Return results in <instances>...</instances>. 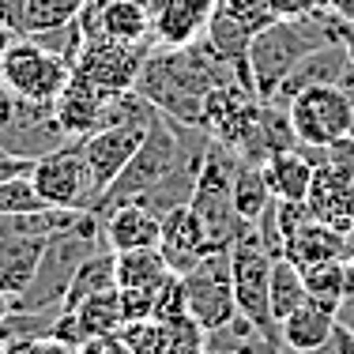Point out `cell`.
I'll return each mask as SVG.
<instances>
[{
	"label": "cell",
	"instance_id": "d6a6232c",
	"mask_svg": "<svg viewBox=\"0 0 354 354\" xmlns=\"http://www.w3.org/2000/svg\"><path fill=\"white\" fill-rule=\"evenodd\" d=\"M83 4H87V0H30L27 4V35L46 30V27H61V23H72Z\"/></svg>",
	"mask_w": 354,
	"mask_h": 354
},
{
	"label": "cell",
	"instance_id": "f546056e",
	"mask_svg": "<svg viewBox=\"0 0 354 354\" xmlns=\"http://www.w3.org/2000/svg\"><path fill=\"white\" fill-rule=\"evenodd\" d=\"M301 279H306L309 301L324 309H339V301L347 298V260H320V264L301 268Z\"/></svg>",
	"mask_w": 354,
	"mask_h": 354
},
{
	"label": "cell",
	"instance_id": "ac0fdd59",
	"mask_svg": "<svg viewBox=\"0 0 354 354\" xmlns=\"http://www.w3.org/2000/svg\"><path fill=\"white\" fill-rule=\"evenodd\" d=\"M306 204L313 212V218L343 230L347 223H354V174L339 170V166H328V162L313 166Z\"/></svg>",
	"mask_w": 354,
	"mask_h": 354
},
{
	"label": "cell",
	"instance_id": "ab89813d",
	"mask_svg": "<svg viewBox=\"0 0 354 354\" xmlns=\"http://www.w3.org/2000/svg\"><path fill=\"white\" fill-rule=\"evenodd\" d=\"M275 19H306V15L328 12L332 0H268Z\"/></svg>",
	"mask_w": 354,
	"mask_h": 354
},
{
	"label": "cell",
	"instance_id": "cb8c5ba5",
	"mask_svg": "<svg viewBox=\"0 0 354 354\" xmlns=\"http://www.w3.org/2000/svg\"><path fill=\"white\" fill-rule=\"evenodd\" d=\"M264 181L275 200H306L309 181H313V162L298 147H290L264 162Z\"/></svg>",
	"mask_w": 354,
	"mask_h": 354
},
{
	"label": "cell",
	"instance_id": "d4e9b609",
	"mask_svg": "<svg viewBox=\"0 0 354 354\" xmlns=\"http://www.w3.org/2000/svg\"><path fill=\"white\" fill-rule=\"evenodd\" d=\"M109 286H117V252L106 245V249L91 252V257L75 268V275H72V283H68V294H64V306L61 309L80 306L87 294L109 290Z\"/></svg>",
	"mask_w": 354,
	"mask_h": 354
},
{
	"label": "cell",
	"instance_id": "816d5d0a",
	"mask_svg": "<svg viewBox=\"0 0 354 354\" xmlns=\"http://www.w3.org/2000/svg\"><path fill=\"white\" fill-rule=\"evenodd\" d=\"M12 41H15V35H12V30H8V27H4V23H0V57H4L8 49H12Z\"/></svg>",
	"mask_w": 354,
	"mask_h": 354
},
{
	"label": "cell",
	"instance_id": "9c48e42d",
	"mask_svg": "<svg viewBox=\"0 0 354 354\" xmlns=\"http://www.w3.org/2000/svg\"><path fill=\"white\" fill-rule=\"evenodd\" d=\"M286 109H290V124H294V132H298V143L324 147V143L354 132V102L335 87V83L301 91V95L290 98Z\"/></svg>",
	"mask_w": 354,
	"mask_h": 354
},
{
	"label": "cell",
	"instance_id": "2e32d148",
	"mask_svg": "<svg viewBox=\"0 0 354 354\" xmlns=\"http://www.w3.org/2000/svg\"><path fill=\"white\" fill-rule=\"evenodd\" d=\"M298 147V132L290 124V109L272 102V98H260V109H257V121H252L249 136L241 140L238 147V158L241 162H252V166H264L268 158L283 155V151Z\"/></svg>",
	"mask_w": 354,
	"mask_h": 354
},
{
	"label": "cell",
	"instance_id": "83f0119b",
	"mask_svg": "<svg viewBox=\"0 0 354 354\" xmlns=\"http://www.w3.org/2000/svg\"><path fill=\"white\" fill-rule=\"evenodd\" d=\"M72 313L80 317L83 332L91 335H113L117 328L124 324V313H121V290L109 286V290H98V294H87L80 306H72Z\"/></svg>",
	"mask_w": 354,
	"mask_h": 354
},
{
	"label": "cell",
	"instance_id": "603a6c76",
	"mask_svg": "<svg viewBox=\"0 0 354 354\" xmlns=\"http://www.w3.org/2000/svg\"><path fill=\"white\" fill-rule=\"evenodd\" d=\"M41 249H46V238H12V234H0V290L19 298L41 260Z\"/></svg>",
	"mask_w": 354,
	"mask_h": 354
},
{
	"label": "cell",
	"instance_id": "4316f807",
	"mask_svg": "<svg viewBox=\"0 0 354 354\" xmlns=\"http://www.w3.org/2000/svg\"><path fill=\"white\" fill-rule=\"evenodd\" d=\"M268 301H272V317L279 324L283 317H290L301 301H309L306 279H301V268L290 257H275L272 260V283H268Z\"/></svg>",
	"mask_w": 354,
	"mask_h": 354
},
{
	"label": "cell",
	"instance_id": "b9f144b4",
	"mask_svg": "<svg viewBox=\"0 0 354 354\" xmlns=\"http://www.w3.org/2000/svg\"><path fill=\"white\" fill-rule=\"evenodd\" d=\"M27 4L30 0H0V23L15 38H27Z\"/></svg>",
	"mask_w": 354,
	"mask_h": 354
},
{
	"label": "cell",
	"instance_id": "484cf974",
	"mask_svg": "<svg viewBox=\"0 0 354 354\" xmlns=\"http://www.w3.org/2000/svg\"><path fill=\"white\" fill-rule=\"evenodd\" d=\"M102 35L117 41H155L151 12L140 0H102Z\"/></svg>",
	"mask_w": 354,
	"mask_h": 354
},
{
	"label": "cell",
	"instance_id": "db71d44e",
	"mask_svg": "<svg viewBox=\"0 0 354 354\" xmlns=\"http://www.w3.org/2000/svg\"><path fill=\"white\" fill-rule=\"evenodd\" d=\"M351 354H354V351H351Z\"/></svg>",
	"mask_w": 354,
	"mask_h": 354
},
{
	"label": "cell",
	"instance_id": "d6986e66",
	"mask_svg": "<svg viewBox=\"0 0 354 354\" xmlns=\"http://www.w3.org/2000/svg\"><path fill=\"white\" fill-rule=\"evenodd\" d=\"M72 143V136L64 132V124L57 121V113H41V117H15V121L0 124V147L8 155H19L38 162L41 155Z\"/></svg>",
	"mask_w": 354,
	"mask_h": 354
},
{
	"label": "cell",
	"instance_id": "1f68e13d",
	"mask_svg": "<svg viewBox=\"0 0 354 354\" xmlns=\"http://www.w3.org/2000/svg\"><path fill=\"white\" fill-rule=\"evenodd\" d=\"M166 328V347L162 354H207V328L196 317H174L162 320Z\"/></svg>",
	"mask_w": 354,
	"mask_h": 354
},
{
	"label": "cell",
	"instance_id": "60d3db41",
	"mask_svg": "<svg viewBox=\"0 0 354 354\" xmlns=\"http://www.w3.org/2000/svg\"><path fill=\"white\" fill-rule=\"evenodd\" d=\"M4 354H72V347L61 339H53V335H30V339L8 343Z\"/></svg>",
	"mask_w": 354,
	"mask_h": 354
},
{
	"label": "cell",
	"instance_id": "7dc6e473",
	"mask_svg": "<svg viewBox=\"0 0 354 354\" xmlns=\"http://www.w3.org/2000/svg\"><path fill=\"white\" fill-rule=\"evenodd\" d=\"M335 87H339L343 95H347L351 102H354V64H347V68H343V75L335 80Z\"/></svg>",
	"mask_w": 354,
	"mask_h": 354
},
{
	"label": "cell",
	"instance_id": "7402d4cb",
	"mask_svg": "<svg viewBox=\"0 0 354 354\" xmlns=\"http://www.w3.org/2000/svg\"><path fill=\"white\" fill-rule=\"evenodd\" d=\"M332 328H335L332 309L317 306V301H301L290 317L279 320V343L290 354H306V351L320 347V343L332 335Z\"/></svg>",
	"mask_w": 354,
	"mask_h": 354
},
{
	"label": "cell",
	"instance_id": "d590c367",
	"mask_svg": "<svg viewBox=\"0 0 354 354\" xmlns=\"http://www.w3.org/2000/svg\"><path fill=\"white\" fill-rule=\"evenodd\" d=\"M38 207H49L41 200V192L35 189V181L27 177H12V181H0V215L12 212H38Z\"/></svg>",
	"mask_w": 354,
	"mask_h": 354
},
{
	"label": "cell",
	"instance_id": "ba28073f",
	"mask_svg": "<svg viewBox=\"0 0 354 354\" xmlns=\"http://www.w3.org/2000/svg\"><path fill=\"white\" fill-rule=\"evenodd\" d=\"M185 298H189V317H196L207 332L226 328L238 317V298H234V268L230 249H215L200 260L196 268L181 275Z\"/></svg>",
	"mask_w": 354,
	"mask_h": 354
},
{
	"label": "cell",
	"instance_id": "f6af8a7d",
	"mask_svg": "<svg viewBox=\"0 0 354 354\" xmlns=\"http://www.w3.org/2000/svg\"><path fill=\"white\" fill-rule=\"evenodd\" d=\"M328 12H332L339 23L354 27V0H332V8H328Z\"/></svg>",
	"mask_w": 354,
	"mask_h": 354
},
{
	"label": "cell",
	"instance_id": "74e56055",
	"mask_svg": "<svg viewBox=\"0 0 354 354\" xmlns=\"http://www.w3.org/2000/svg\"><path fill=\"white\" fill-rule=\"evenodd\" d=\"M218 4L226 8V12L234 15V19H241L252 35H260L264 27H272L275 15H272V4L268 0H218Z\"/></svg>",
	"mask_w": 354,
	"mask_h": 354
},
{
	"label": "cell",
	"instance_id": "c3c4849f",
	"mask_svg": "<svg viewBox=\"0 0 354 354\" xmlns=\"http://www.w3.org/2000/svg\"><path fill=\"white\" fill-rule=\"evenodd\" d=\"M8 121H12V91L0 80V124H8Z\"/></svg>",
	"mask_w": 354,
	"mask_h": 354
},
{
	"label": "cell",
	"instance_id": "836d02e7",
	"mask_svg": "<svg viewBox=\"0 0 354 354\" xmlns=\"http://www.w3.org/2000/svg\"><path fill=\"white\" fill-rule=\"evenodd\" d=\"M117 335H121V343L129 347L132 354H162L166 347V328L162 320H129V324L117 328Z\"/></svg>",
	"mask_w": 354,
	"mask_h": 354
},
{
	"label": "cell",
	"instance_id": "ee69618b",
	"mask_svg": "<svg viewBox=\"0 0 354 354\" xmlns=\"http://www.w3.org/2000/svg\"><path fill=\"white\" fill-rule=\"evenodd\" d=\"M354 351V335L347 332V328L335 320V328H332V335H328L320 347H313V351H306V354H351Z\"/></svg>",
	"mask_w": 354,
	"mask_h": 354
},
{
	"label": "cell",
	"instance_id": "f5cc1de1",
	"mask_svg": "<svg viewBox=\"0 0 354 354\" xmlns=\"http://www.w3.org/2000/svg\"><path fill=\"white\" fill-rule=\"evenodd\" d=\"M4 347H8V343H4V335H0V354H4Z\"/></svg>",
	"mask_w": 354,
	"mask_h": 354
},
{
	"label": "cell",
	"instance_id": "277c9868",
	"mask_svg": "<svg viewBox=\"0 0 354 354\" xmlns=\"http://www.w3.org/2000/svg\"><path fill=\"white\" fill-rule=\"evenodd\" d=\"M234 170H238V151L212 140L189 207L200 215V223H204L207 238L215 241V249H230L234 238L249 226L245 218L234 212Z\"/></svg>",
	"mask_w": 354,
	"mask_h": 354
},
{
	"label": "cell",
	"instance_id": "52a82bcc",
	"mask_svg": "<svg viewBox=\"0 0 354 354\" xmlns=\"http://www.w3.org/2000/svg\"><path fill=\"white\" fill-rule=\"evenodd\" d=\"M35 189L41 192L49 207H80V212H95L98 192L95 181H91L87 158H83V140H72L64 147L49 151L35 162V174H30Z\"/></svg>",
	"mask_w": 354,
	"mask_h": 354
},
{
	"label": "cell",
	"instance_id": "5bb4252c",
	"mask_svg": "<svg viewBox=\"0 0 354 354\" xmlns=\"http://www.w3.org/2000/svg\"><path fill=\"white\" fill-rule=\"evenodd\" d=\"M109 95H113V91L98 87L95 80H87V75H80L72 68L68 83L61 87V95H57V102H53V113L72 140H83V136L102 129Z\"/></svg>",
	"mask_w": 354,
	"mask_h": 354
},
{
	"label": "cell",
	"instance_id": "8d00e7d4",
	"mask_svg": "<svg viewBox=\"0 0 354 354\" xmlns=\"http://www.w3.org/2000/svg\"><path fill=\"white\" fill-rule=\"evenodd\" d=\"M189 313V298H185V283L181 275L170 272L155 290V320H174V317H185Z\"/></svg>",
	"mask_w": 354,
	"mask_h": 354
},
{
	"label": "cell",
	"instance_id": "4dcf8cb0",
	"mask_svg": "<svg viewBox=\"0 0 354 354\" xmlns=\"http://www.w3.org/2000/svg\"><path fill=\"white\" fill-rule=\"evenodd\" d=\"M272 189L264 181V166H252L238 158V170H234V212H238L245 223H257L260 212L272 204Z\"/></svg>",
	"mask_w": 354,
	"mask_h": 354
},
{
	"label": "cell",
	"instance_id": "bcb514c9",
	"mask_svg": "<svg viewBox=\"0 0 354 354\" xmlns=\"http://www.w3.org/2000/svg\"><path fill=\"white\" fill-rule=\"evenodd\" d=\"M335 38L343 41V49H347V57H351V64H354V27L339 23V27H335Z\"/></svg>",
	"mask_w": 354,
	"mask_h": 354
},
{
	"label": "cell",
	"instance_id": "e575fe53",
	"mask_svg": "<svg viewBox=\"0 0 354 354\" xmlns=\"http://www.w3.org/2000/svg\"><path fill=\"white\" fill-rule=\"evenodd\" d=\"M27 38H35L41 49H49V53H57L61 61H68L72 68H75V57H80V49H83V30H80V23H61V27H46V30H35V35H27Z\"/></svg>",
	"mask_w": 354,
	"mask_h": 354
},
{
	"label": "cell",
	"instance_id": "6da1fadb",
	"mask_svg": "<svg viewBox=\"0 0 354 354\" xmlns=\"http://www.w3.org/2000/svg\"><path fill=\"white\" fill-rule=\"evenodd\" d=\"M230 80H238L234 68L207 46V38H196L181 49L155 46L143 61L132 91L147 98L158 113L174 117V121L200 124L204 121V95Z\"/></svg>",
	"mask_w": 354,
	"mask_h": 354
},
{
	"label": "cell",
	"instance_id": "f907efd6",
	"mask_svg": "<svg viewBox=\"0 0 354 354\" xmlns=\"http://www.w3.org/2000/svg\"><path fill=\"white\" fill-rule=\"evenodd\" d=\"M12 309H15L12 294H4V290H0V324H4V320H8V313H12Z\"/></svg>",
	"mask_w": 354,
	"mask_h": 354
},
{
	"label": "cell",
	"instance_id": "5b68a950",
	"mask_svg": "<svg viewBox=\"0 0 354 354\" xmlns=\"http://www.w3.org/2000/svg\"><path fill=\"white\" fill-rule=\"evenodd\" d=\"M272 252L260 241L257 226L234 238L230 245V268H234V298H238V313L249 320L252 328H260L264 335L279 339V324L272 317V301H268V283H272Z\"/></svg>",
	"mask_w": 354,
	"mask_h": 354
},
{
	"label": "cell",
	"instance_id": "8fae6325",
	"mask_svg": "<svg viewBox=\"0 0 354 354\" xmlns=\"http://www.w3.org/2000/svg\"><path fill=\"white\" fill-rule=\"evenodd\" d=\"M151 121H121V124H106V129L83 136V158H87V170H91V181H95L98 200L113 185V177L129 166V158L136 155V147L147 136Z\"/></svg>",
	"mask_w": 354,
	"mask_h": 354
},
{
	"label": "cell",
	"instance_id": "7c38bea8",
	"mask_svg": "<svg viewBox=\"0 0 354 354\" xmlns=\"http://www.w3.org/2000/svg\"><path fill=\"white\" fill-rule=\"evenodd\" d=\"M257 109H260V98L257 91H249L245 83L230 80V83H218L204 95V129L207 136L226 143V147L238 151L241 140L249 136L252 121H257Z\"/></svg>",
	"mask_w": 354,
	"mask_h": 354
},
{
	"label": "cell",
	"instance_id": "3957f363",
	"mask_svg": "<svg viewBox=\"0 0 354 354\" xmlns=\"http://www.w3.org/2000/svg\"><path fill=\"white\" fill-rule=\"evenodd\" d=\"M335 19L332 12H317L306 19H275L272 27H264L249 41V75L257 98H272L275 87L286 80V72L309 53V49L324 46L335 38Z\"/></svg>",
	"mask_w": 354,
	"mask_h": 354
},
{
	"label": "cell",
	"instance_id": "9a60e30c",
	"mask_svg": "<svg viewBox=\"0 0 354 354\" xmlns=\"http://www.w3.org/2000/svg\"><path fill=\"white\" fill-rule=\"evenodd\" d=\"M158 249H162L170 272L185 275L189 268H196L207 252H215V241L207 238L200 215L192 212L189 204L174 207V212L162 215V234H158Z\"/></svg>",
	"mask_w": 354,
	"mask_h": 354
},
{
	"label": "cell",
	"instance_id": "44dd1931",
	"mask_svg": "<svg viewBox=\"0 0 354 354\" xmlns=\"http://www.w3.org/2000/svg\"><path fill=\"white\" fill-rule=\"evenodd\" d=\"M283 257H290L298 268L320 264V260H343V230L309 218L283 241Z\"/></svg>",
	"mask_w": 354,
	"mask_h": 354
},
{
	"label": "cell",
	"instance_id": "f35d334b",
	"mask_svg": "<svg viewBox=\"0 0 354 354\" xmlns=\"http://www.w3.org/2000/svg\"><path fill=\"white\" fill-rule=\"evenodd\" d=\"M121 290V313L129 320H151L155 317V290L158 286H117Z\"/></svg>",
	"mask_w": 354,
	"mask_h": 354
},
{
	"label": "cell",
	"instance_id": "8992f818",
	"mask_svg": "<svg viewBox=\"0 0 354 354\" xmlns=\"http://www.w3.org/2000/svg\"><path fill=\"white\" fill-rule=\"evenodd\" d=\"M68 75H72V64L61 61L57 53H49V49H41L35 38H15L12 49L0 57V80L15 98L57 102Z\"/></svg>",
	"mask_w": 354,
	"mask_h": 354
},
{
	"label": "cell",
	"instance_id": "7bdbcfd3",
	"mask_svg": "<svg viewBox=\"0 0 354 354\" xmlns=\"http://www.w3.org/2000/svg\"><path fill=\"white\" fill-rule=\"evenodd\" d=\"M72 354H132V351L124 347L121 335L113 332V335H91V339H83Z\"/></svg>",
	"mask_w": 354,
	"mask_h": 354
},
{
	"label": "cell",
	"instance_id": "ffe728a7",
	"mask_svg": "<svg viewBox=\"0 0 354 354\" xmlns=\"http://www.w3.org/2000/svg\"><path fill=\"white\" fill-rule=\"evenodd\" d=\"M98 218H102L106 245L113 252L151 249V245H158V234H162V218L155 212H147L143 204H136V200H129V204L113 207V212H106Z\"/></svg>",
	"mask_w": 354,
	"mask_h": 354
},
{
	"label": "cell",
	"instance_id": "4fadbf2b",
	"mask_svg": "<svg viewBox=\"0 0 354 354\" xmlns=\"http://www.w3.org/2000/svg\"><path fill=\"white\" fill-rule=\"evenodd\" d=\"M218 0H151V38L162 49H181L204 38Z\"/></svg>",
	"mask_w": 354,
	"mask_h": 354
},
{
	"label": "cell",
	"instance_id": "e0dca14e",
	"mask_svg": "<svg viewBox=\"0 0 354 354\" xmlns=\"http://www.w3.org/2000/svg\"><path fill=\"white\" fill-rule=\"evenodd\" d=\"M347 64H351V57H347V49H343L339 38L324 41V46H317V49H309V53L301 57V61L294 64L290 72H286V80L279 83V87H275L272 102L290 106V98L301 95V91L324 87V83H335V80L343 75V68H347Z\"/></svg>",
	"mask_w": 354,
	"mask_h": 354
},
{
	"label": "cell",
	"instance_id": "7a4b0ae2",
	"mask_svg": "<svg viewBox=\"0 0 354 354\" xmlns=\"http://www.w3.org/2000/svg\"><path fill=\"white\" fill-rule=\"evenodd\" d=\"M98 249H106L102 218H98L95 212H83L72 230H61V234H53V238H46V249H41V260H38L35 275H30L27 290H23L19 298H12L15 309H23V313H49V309H61L75 268Z\"/></svg>",
	"mask_w": 354,
	"mask_h": 354
},
{
	"label": "cell",
	"instance_id": "30bf717a",
	"mask_svg": "<svg viewBox=\"0 0 354 354\" xmlns=\"http://www.w3.org/2000/svg\"><path fill=\"white\" fill-rule=\"evenodd\" d=\"M155 41H117V38H91L83 41L75 57V72L95 80L106 91H132L140 80V68Z\"/></svg>",
	"mask_w": 354,
	"mask_h": 354
},
{
	"label": "cell",
	"instance_id": "f1b7e54d",
	"mask_svg": "<svg viewBox=\"0 0 354 354\" xmlns=\"http://www.w3.org/2000/svg\"><path fill=\"white\" fill-rule=\"evenodd\" d=\"M170 275L162 249H124L117 252V286H158Z\"/></svg>",
	"mask_w": 354,
	"mask_h": 354
},
{
	"label": "cell",
	"instance_id": "681fc988",
	"mask_svg": "<svg viewBox=\"0 0 354 354\" xmlns=\"http://www.w3.org/2000/svg\"><path fill=\"white\" fill-rule=\"evenodd\" d=\"M343 260H351V264H354V223L343 226Z\"/></svg>",
	"mask_w": 354,
	"mask_h": 354
}]
</instances>
